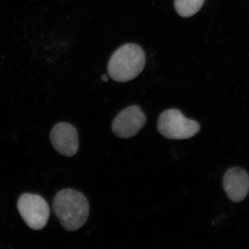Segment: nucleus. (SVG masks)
Segmentation results:
<instances>
[{"instance_id": "obj_7", "label": "nucleus", "mask_w": 249, "mask_h": 249, "mask_svg": "<svg viewBox=\"0 0 249 249\" xmlns=\"http://www.w3.org/2000/svg\"><path fill=\"white\" fill-rule=\"evenodd\" d=\"M223 185L228 196L232 201L240 202L249 193V175L242 168H231L224 175Z\"/></svg>"}, {"instance_id": "obj_9", "label": "nucleus", "mask_w": 249, "mask_h": 249, "mask_svg": "<svg viewBox=\"0 0 249 249\" xmlns=\"http://www.w3.org/2000/svg\"><path fill=\"white\" fill-rule=\"evenodd\" d=\"M101 80H102L103 81L107 82L108 80L107 76H106V75H103V76L101 77Z\"/></svg>"}, {"instance_id": "obj_6", "label": "nucleus", "mask_w": 249, "mask_h": 249, "mask_svg": "<svg viewBox=\"0 0 249 249\" xmlns=\"http://www.w3.org/2000/svg\"><path fill=\"white\" fill-rule=\"evenodd\" d=\"M50 141L53 148L65 157H73L79 148L76 129L68 123H58L54 125L51 131Z\"/></svg>"}, {"instance_id": "obj_8", "label": "nucleus", "mask_w": 249, "mask_h": 249, "mask_svg": "<svg viewBox=\"0 0 249 249\" xmlns=\"http://www.w3.org/2000/svg\"><path fill=\"white\" fill-rule=\"evenodd\" d=\"M205 0H175L177 13L183 18H189L196 15L204 5Z\"/></svg>"}, {"instance_id": "obj_5", "label": "nucleus", "mask_w": 249, "mask_h": 249, "mask_svg": "<svg viewBox=\"0 0 249 249\" xmlns=\"http://www.w3.org/2000/svg\"><path fill=\"white\" fill-rule=\"evenodd\" d=\"M145 122L146 116L141 107L129 106L116 116L111 124V129L119 138L129 139L137 135Z\"/></svg>"}, {"instance_id": "obj_3", "label": "nucleus", "mask_w": 249, "mask_h": 249, "mask_svg": "<svg viewBox=\"0 0 249 249\" xmlns=\"http://www.w3.org/2000/svg\"><path fill=\"white\" fill-rule=\"evenodd\" d=\"M157 129L166 139L181 140L194 137L200 130V125L196 121L187 119L178 109H169L160 114Z\"/></svg>"}, {"instance_id": "obj_4", "label": "nucleus", "mask_w": 249, "mask_h": 249, "mask_svg": "<svg viewBox=\"0 0 249 249\" xmlns=\"http://www.w3.org/2000/svg\"><path fill=\"white\" fill-rule=\"evenodd\" d=\"M18 209L23 220L31 229L41 230L48 222L50 215L48 203L39 195H22L18 201Z\"/></svg>"}, {"instance_id": "obj_2", "label": "nucleus", "mask_w": 249, "mask_h": 249, "mask_svg": "<svg viewBox=\"0 0 249 249\" xmlns=\"http://www.w3.org/2000/svg\"><path fill=\"white\" fill-rule=\"evenodd\" d=\"M145 64V53L142 47L136 44H125L111 55L108 63V74L111 79L124 83L137 78Z\"/></svg>"}, {"instance_id": "obj_1", "label": "nucleus", "mask_w": 249, "mask_h": 249, "mask_svg": "<svg viewBox=\"0 0 249 249\" xmlns=\"http://www.w3.org/2000/svg\"><path fill=\"white\" fill-rule=\"evenodd\" d=\"M53 211L65 230L75 231L88 220L89 205L83 193L67 188L58 192L54 196Z\"/></svg>"}]
</instances>
